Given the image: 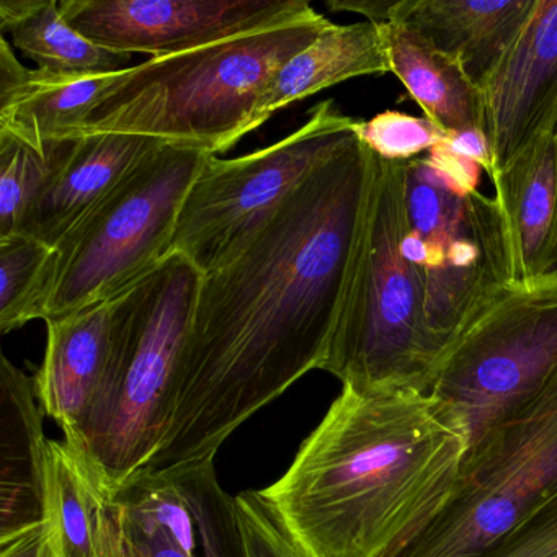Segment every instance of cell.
Instances as JSON below:
<instances>
[{
	"mask_svg": "<svg viewBox=\"0 0 557 557\" xmlns=\"http://www.w3.org/2000/svg\"><path fill=\"white\" fill-rule=\"evenodd\" d=\"M368 177L370 151L351 133L243 252L203 275L171 422L148 469L216 456L253 413L324 370Z\"/></svg>",
	"mask_w": 557,
	"mask_h": 557,
	"instance_id": "6da1fadb",
	"label": "cell"
},
{
	"mask_svg": "<svg viewBox=\"0 0 557 557\" xmlns=\"http://www.w3.org/2000/svg\"><path fill=\"white\" fill-rule=\"evenodd\" d=\"M468 453L461 420L430 394L344 386L257 492L305 557H403L448 508Z\"/></svg>",
	"mask_w": 557,
	"mask_h": 557,
	"instance_id": "7a4b0ae2",
	"label": "cell"
},
{
	"mask_svg": "<svg viewBox=\"0 0 557 557\" xmlns=\"http://www.w3.org/2000/svg\"><path fill=\"white\" fill-rule=\"evenodd\" d=\"M332 22L308 17L210 47L149 58L116 74L66 139L136 135L216 156L249 135L276 71Z\"/></svg>",
	"mask_w": 557,
	"mask_h": 557,
	"instance_id": "3957f363",
	"label": "cell"
},
{
	"mask_svg": "<svg viewBox=\"0 0 557 557\" xmlns=\"http://www.w3.org/2000/svg\"><path fill=\"white\" fill-rule=\"evenodd\" d=\"M201 278L187 257L171 252L113 298L106 383L70 445L115 495L151 466L164 443Z\"/></svg>",
	"mask_w": 557,
	"mask_h": 557,
	"instance_id": "277c9868",
	"label": "cell"
},
{
	"mask_svg": "<svg viewBox=\"0 0 557 557\" xmlns=\"http://www.w3.org/2000/svg\"><path fill=\"white\" fill-rule=\"evenodd\" d=\"M407 162L370 151L357 243L324 364L342 386L429 393L442 360L426 327L422 285L404 256Z\"/></svg>",
	"mask_w": 557,
	"mask_h": 557,
	"instance_id": "5b68a950",
	"label": "cell"
},
{
	"mask_svg": "<svg viewBox=\"0 0 557 557\" xmlns=\"http://www.w3.org/2000/svg\"><path fill=\"white\" fill-rule=\"evenodd\" d=\"M482 171L448 139L407 162L404 256L422 285L426 327L442 358L511 288L504 220L479 190Z\"/></svg>",
	"mask_w": 557,
	"mask_h": 557,
	"instance_id": "8992f818",
	"label": "cell"
},
{
	"mask_svg": "<svg viewBox=\"0 0 557 557\" xmlns=\"http://www.w3.org/2000/svg\"><path fill=\"white\" fill-rule=\"evenodd\" d=\"M208 156L171 145L145 156L54 247L41 321L110 301L159 265Z\"/></svg>",
	"mask_w": 557,
	"mask_h": 557,
	"instance_id": "52a82bcc",
	"label": "cell"
},
{
	"mask_svg": "<svg viewBox=\"0 0 557 557\" xmlns=\"http://www.w3.org/2000/svg\"><path fill=\"white\" fill-rule=\"evenodd\" d=\"M557 498V370L469 451L448 508L403 557H481Z\"/></svg>",
	"mask_w": 557,
	"mask_h": 557,
	"instance_id": "ba28073f",
	"label": "cell"
},
{
	"mask_svg": "<svg viewBox=\"0 0 557 557\" xmlns=\"http://www.w3.org/2000/svg\"><path fill=\"white\" fill-rule=\"evenodd\" d=\"M355 122L325 100L305 125L269 148L234 159L208 156L182 205L171 252L187 257L203 275L226 265L350 138Z\"/></svg>",
	"mask_w": 557,
	"mask_h": 557,
	"instance_id": "9c48e42d",
	"label": "cell"
},
{
	"mask_svg": "<svg viewBox=\"0 0 557 557\" xmlns=\"http://www.w3.org/2000/svg\"><path fill=\"white\" fill-rule=\"evenodd\" d=\"M556 370L554 275L508 289L478 315L446 350L426 394L461 420L471 451L531 403Z\"/></svg>",
	"mask_w": 557,
	"mask_h": 557,
	"instance_id": "30bf717a",
	"label": "cell"
},
{
	"mask_svg": "<svg viewBox=\"0 0 557 557\" xmlns=\"http://www.w3.org/2000/svg\"><path fill=\"white\" fill-rule=\"evenodd\" d=\"M64 21L123 54L172 57L308 17L306 0H63Z\"/></svg>",
	"mask_w": 557,
	"mask_h": 557,
	"instance_id": "8fae6325",
	"label": "cell"
},
{
	"mask_svg": "<svg viewBox=\"0 0 557 557\" xmlns=\"http://www.w3.org/2000/svg\"><path fill=\"white\" fill-rule=\"evenodd\" d=\"M214 458L146 469L119 492L123 557H249L236 497Z\"/></svg>",
	"mask_w": 557,
	"mask_h": 557,
	"instance_id": "7c38bea8",
	"label": "cell"
},
{
	"mask_svg": "<svg viewBox=\"0 0 557 557\" xmlns=\"http://www.w3.org/2000/svg\"><path fill=\"white\" fill-rule=\"evenodd\" d=\"M488 177L557 125V0H534L523 27L482 87Z\"/></svg>",
	"mask_w": 557,
	"mask_h": 557,
	"instance_id": "4fadbf2b",
	"label": "cell"
},
{
	"mask_svg": "<svg viewBox=\"0 0 557 557\" xmlns=\"http://www.w3.org/2000/svg\"><path fill=\"white\" fill-rule=\"evenodd\" d=\"M44 363L35 374L38 400L67 443L79 438L102 393L112 357L113 299L47 322Z\"/></svg>",
	"mask_w": 557,
	"mask_h": 557,
	"instance_id": "5bb4252c",
	"label": "cell"
},
{
	"mask_svg": "<svg viewBox=\"0 0 557 557\" xmlns=\"http://www.w3.org/2000/svg\"><path fill=\"white\" fill-rule=\"evenodd\" d=\"M507 236L510 285L530 286L557 275V141H534L491 178Z\"/></svg>",
	"mask_w": 557,
	"mask_h": 557,
	"instance_id": "9a60e30c",
	"label": "cell"
},
{
	"mask_svg": "<svg viewBox=\"0 0 557 557\" xmlns=\"http://www.w3.org/2000/svg\"><path fill=\"white\" fill-rule=\"evenodd\" d=\"M164 143L136 135L83 136L54 172L18 234L57 247L73 227L141 161Z\"/></svg>",
	"mask_w": 557,
	"mask_h": 557,
	"instance_id": "2e32d148",
	"label": "cell"
},
{
	"mask_svg": "<svg viewBox=\"0 0 557 557\" xmlns=\"http://www.w3.org/2000/svg\"><path fill=\"white\" fill-rule=\"evenodd\" d=\"M35 387L8 357L0 364V541L45 521L48 442Z\"/></svg>",
	"mask_w": 557,
	"mask_h": 557,
	"instance_id": "e0dca14e",
	"label": "cell"
},
{
	"mask_svg": "<svg viewBox=\"0 0 557 557\" xmlns=\"http://www.w3.org/2000/svg\"><path fill=\"white\" fill-rule=\"evenodd\" d=\"M45 524L53 557H123L119 498L66 442L47 448Z\"/></svg>",
	"mask_w": 557,
	"mask_h": 557,
	"instance_id": "ac0fdd59",
	"label": "cell"
},
{
	"mask_svg": "<svg viewBox=\"0 0 557 557\" xmlns=\"http://www.w3.org/2000/svg\"><path fill=\"white\" fill-rule=\"evenodd\" d=\"M533 4L534 0H396L389 22L412 28L455 60L482 90Z\"/></svg>",
	"mask_w": 557,
	"mask_h": 557,
	"instance_id": "d6986e66",
	"label": "cell"
},
{
	"mask_svg": "<svg viewBox=\"0 0 557 557\" xmlns=\"http://www.w3.org/2000/svg\"><path fill=\"white\" fill-rule=\"evenodd\" d=\"M391 73L380 24H332L308 48L286 61L260 99L249 133L276 112L345 81Z\"/></svg>",
	"mask_w": 557,
	"mask_h": 557,
	"instance_id": "ffe728a7",
	"label": "cell"
},
{
	"mask_svg": "<svg viewBox=\"0 0 557 557\" xmlns=\"http://www.w3.org/2000/svg\"><path fill=\"white\" fill-rule=\"evenodd\" d=\"M391 73L399 77L425 119L448 136L482 133V92L458 63L397 22L380 24Z\"/></svg>",
	"mask_w": 557,
	"mask_h": 557,
	"instance_id": "44dd1931",
	"label": "cell"
},
{
	"mask_svg": "<svg viewBox=\"0 0 557 557\" xmlns=\"http://www.w3.org/2000/svg\"><path fill=\"white\" fill-rule=\"evenodd\" d=\"M0 32L38 70L58 76H107L132 67V54L107 50L77 34L58 0H0Z\"/></svg>",
	"mask_w": 557,
	"mask_h": 557,
	"instance_id": "7402d4cb",
	"label": "cell"
},
{
	"mask_svg": "<svg viewBox=\"0 0 557 557\" xmlns=\"http://www.w3.org/2000/svg\"><path fill=\"white\" fill-rule=\"evenodd\" d=\"M116 74L58 76L38 67L28 70L15 89L0 96V132L38 149L63 141Z\"/></svg>",
	"mask_w": 557,
	"mask_h": 557,
	"instance_id": "603a6c76",
	"label": "cell"
},
{
	"mask_svg": "<svg viewBox=\"0 0 557 557\" xmlns=\"http://www.w3.org/2000/svg\"><path fill=\"white\" fill-rule=\"evenodd\" d=\"M76 139L38 149L11 133L0 132V239L21 230L25 213L73 151Z\"/></svg>",
	"mask_w": 557,
	"mask_h": 557,
	"instance_id": "cb8c5ba5",
	"label": "cell"
},
{
	"mask_svg": "<svg viewBox=\"0 0 557 557\" xmlns=\"http://www.w3.org/2000/svg\"><path fill=\"white\" fill-rule=\"evenodd\" d=\"M54 249L34 239H0V332L11 334L40 319L41 302L50 276Z\"/></svg>",
	"mask_w": 557,
	"mask_h": 557,
	"instance_id": "d4e9b609",
	"label": "cell"
},
{
	"mask_svg": "<svg viewBox=\"0 0 557 557\" xmlns=\"http://www.w3.org/2000/svg\"><path fill=\"white\" fill-rule=\"evenodd\" d=\"M354 133L368 151L386 161H413L448 139L429 119L391 110L368 122H355Z\"/></svg>",
	"mask_w": 557,
	"mask_h": 557,
	"instance_id": "484cf974",
	"label": "cell"
},
{
	"mask_svg": "<svg viewBox=\"0 0 557 557\" xmlns=\"http://www.w3.org/2000/svg\"><path fill=\"white\" fill-rule=\"evenodd\" d=\"M249 557H305L260 500L259 492L236 495Z\"/></svg>",
	"mask_w": 557,
	"mask_h": 557,
	"instance_id": "4316f807",
	"label": "cell"
},
{
	"mask_svg": "<svg viewBox=\"0 0 557 557\" xmlns=\"http://www.w3.org/2000/svg\"><path fill=\"white\" fill-rule=\"evenodd\" d=\"M481 557H557V498Z\"/></svg>",
	"mask_w": 557,
	"mask_h": 557,
	"instance_id": "83f0119b",
	"label": "cell"
},
{
	"mask_svg": "<svg viewBox=\"0 0 557 557\" xmlns=\"http://www.w3.org/2000/svg\"><path fill=\"white\" fill-rule=\"evenodd\" d=\"M0 557H53L45 521L0 541Z\"/></svg>",
	"mask_w": 557,
	"mask_h": 557,
	"instance_id": "f1b7e54d",
	"label": "cell"
},
{
	"mask_svg": "<svg viewBox=\"0 0 557 557\" xmlns=\"http://www.w3.org/2000/svg\"><path fill=\"white\" fill-rule=\"evenodd\" d=\"M394 4H396V0L394 2H387V0H329L327 8L334 12L347 11L364 15L367 22H373V24H387L391 21Z\"/></svg>",
	"mask_w": 557,
	"mask_h": 557,
	"instance_id": "f546056e",
	"label": "cell"
},
{
	"mask_svg": "<svg viewBox=\"0 0 557 557\" xmlns=\"http://www.w3.org/2000/svg\"><path fill=\"white\" fill-rule=\"evenodd\" d=\"M553 135H554V138H556V141H557V125H556V128H554Z\"/></svg>",
	"mask_w": 557,
	"mask_h": 557,
	"instance_id": "4dcf8cb0",
	"label": "cell"
}]
</instances>
